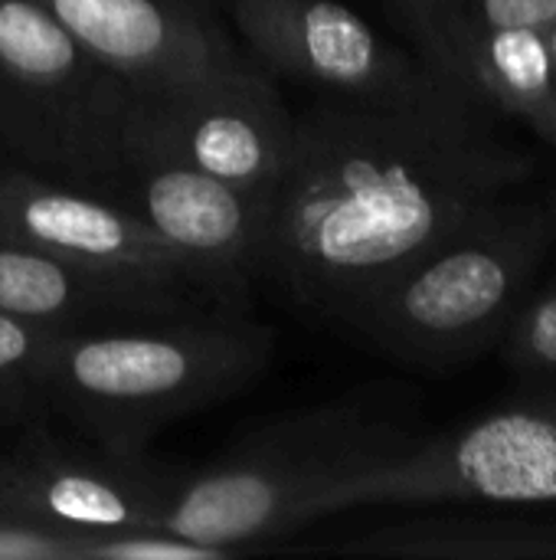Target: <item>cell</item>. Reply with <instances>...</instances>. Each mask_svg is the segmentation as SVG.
<instances>
[{
  "label": "cell",
  "instance_id": "1",
  "mask_svg": "<svg viewBox=\"0 0 556 560\" xmlns=\"http://www.w3.org/2000/svg\"><path fill=\"white\" fill-rule=\"evenodd\" d=\"M537 171L492 115L318 98L295 112L256 282L341 325L413 259Z\"/></svg>",
  "mask_w": 556,
  "mask_h": 560
},
{
  "label": "cell",
  "instance_id": "2",
  "mask_svg": "<svg viewBox=\"0 0 556 560\" xmlns=\"http://www.w3.org/2000/svg\"><path fill=\"white\" fill-rule=\"evenodd\" d=\"M272 358L275 335L249 312L174 318L56 338L43 394L52 423L118 453H144L170 423L256 387Z\"/></svg>",
  "mask_w": 556,
  "mask_h": 560
},
{
  "label": "cell",
  "instance_id": "3",
  "mask_svg": "<svg viewBox=\"0 0 556 560\" xmlns=\"http://www.w3.org/2000/svg\"><path fill=\"white\" fill-rule=\"evenodd\" d=\"M551 246L544 200L508 194L413 259L338 328L403 368H465L498 351Z\"/></svg>",
  "mask_w": 556,
  "mask_h": 560
},
{
  "label": "cell",
  "instance_id": "4",
  "mask_svg": "<svg viewBox=\"0 0 556 560\" xmlns=\"http://www.w3.org/2000/svg\"><path fill=\"white\" fill-rule=\"evenodd\" d=\"M419 436L364 404L308 407L239 436L200 469H184L161 528L229 558L321 518L328 495L397 459Z\"/></svg>",
  "mask_w": 556,
  "mask_h": 560
},
{
  "label": "cell",
  "instance_id": "5",
  "mask_svg": "<svg viewBox=\"0 0 556 560\" xmlns=\"http://www.w3.org/2000/svg\"><path fill=\"white\" fill-rule=\"evenodd\" d=\"M131 89L39 0H0V148L13 164L111 200Z\"/></svg>",
  "mask_w": 556,
  "mask_h": 560
},
{
  "label": "cell",
  "instance_id": "6",
  "mask_svg": "<svg viewBox=\"0 0 556 560\" xmlns=\"http://www.w3.org/2000/svg\"><path fill=\"white\" fill-rule=\"evenodd\" d=\"M226 7L246 56L272 79L301 82L318 98L488 115L416 49L383 36L344 0H229Z\"/></svg>",
  "mask_w": 556,
  "mask_h": 560
},
{
  "label": "cell",
  "instance_id": "7",
  "mask_svg": "<svg viewBox=\"0 0 556 560\" xmlns=\"http://www.w3.org/2000/svg\"><path fill=\"white\" fill-rule=\"evenodd\" d=\"M556 502V381L531 384L472 423L416 440L397 459L334 489L321 518L370 505Z\"/></svg>",
  "mask_w": 556,
  "mask_h": 560
},
{
  "label": "cell",
  "instance_id": "8",
  "mask_svg": "<svg viewBox=\"0 0 556 560\" xmlns=\"http://www.w3.org/2000/svg\"><path fill=\"white\" fill-rule=\"evenodd\" d=\"M295 135V112L256 62L193 82L131 89L128 158H164L239 190L272 197Z\"/></svg>",
  "mask_w": 556,
  "mask_h": 560
},
{
  "label": "cell",
  "instance_id": "9",
  "mask_svg": "<svg viewBox=\"0 0 556 560\" xmlns=\"http://www.w3.org/2000/svg\"><path fill=\"white\" fill-rule=\"evenodd\" d=\"M0 236L216 312H249V285L190 259L138 213L13 161L0 164Z\"/></svg>",
  "mask_w": 556,
  "mask_h": 560
},
{
  "label": "cell",
  "instance_id": "10",
  "mask_svg": "<svg viewBox=\"0 0 556 560\" xmlns=\"http://www.w3.org/2000/svg\"><path fill=\"white\" fill-rule=\"evenodd\" d=\"M184 469L144 453H118L49 423L23 427L0 453V482L20 522L75 538L161 528Z\"/></svg>",
  "mask_w": 556,
  "mask_h": 560
},
{
  "label": "cell",
  "instance_id": "11",
  "mask_svg": "<svg viewBox=\"0 0 556 560\" xmlns=\"http://www.w3.org/2000/svg\"><path fill=\"white\" fill-rule=\"evenodd\" d=\"M95 59L134 89H161L249 66L213 10L190 0H39Z\"/></svg>",
  "mask_w": 556,
  "mask_h": 560
},
{
  "label": "cell",
  "instance_id": "12",
  "mask_svg": "<svg viewBox=\"0 0 556 560\" xmlns=\"http://www.w3.org/2000/svg\"><path fill=\"white\" fill-rule=\"evenodd\" d=\"M111 203L138 213L190 259L233 282L256 285L269 197L164 158H128Z\"/></svg>",
  "mask_w": 556,
  "mask_h": 560
},
{
  "label": "cell",
  "instance_id": "13",
  "mask_svg": "<svg viewBox=\"0 0 556 560\" xmlns=\"http://www.w3.org/2000/svg\"><path fill=\"white\" fill-rule=\"evenodd\" d=\"M0 308L56 335H102L216 312L193 299L115 279L0 236Z\"/></svg>",
  "mask_w": 556,
  "mask_h": 560
},
{
  "label": "cell",
  "instance_id": "14",
  "mask_svg": "<svg viewBox=\"0 0 556 560\" xmlns=\"http://www.w3.org/2000/svg\"><path fill=\"white\" fill-rule=\"evenodd\" d=\"M413 49L482 108L521 121L556 82L544 30H475L449 23L400 26Z\"/></svg>",
  "mask_w": 556,
  "mask_h": 560
},
{
  "label": "cell",
  "instance_id": "15",
  "mask_svg": "<svg viewBox=\"0 0 556 560\" xmlns=\"http://www.w3.org/2000/svg\"><path fill=\"white\" fill-rule=\"evenodd\" d=\"M338 551L410 560H556V525L514 518H419L341 541Z\"/></svg>",
  "mask_w": 556,
  "mask_h": 560
},
{
  "label": "cell",
  "instance_id": "16",
  "mask_svg": "<svg viewBox=\"0 0 556 560\" xmlns=\"http://www.w3.org/2000/svg\"><path fill=\"white\" fill-rule=\"evenodd\" d=\"M56 335L0 308V420L16 427L49 423L43 374Z\"/></svg>",
  "mask_w": 556,
  "mask_h": 560
},
{
  "label": "cell",
  "instance_id": "17",
  "mask_svg": "<svg viewBox=\"0 0 556 560\" xmlns=\"http://www.w3.org/2000/svg\"><path fill=\"white\" fill-rule=\"evenodd\" d=\"M397 26L449 23L475 30H544L556 20V0H387Z\"/></svg>",
  "mask_w": 556,
  "mask_h": 560
},
{
  "label": "cell",
  "instance_id": "18",
  "mask_svg": "<svg viewBox=\"0 0 556 560\" xmlns=\"http://www.w3.org/2000/svg\"><path fill=\"white\" fill-rule=\"evenodd\" d=\"M498 354L505 368L531 384H554L556 381V272L534 285L524 305L518 308L514 322L508 325Z\"/></svg>",
  "mask_w": 556,
  "mask_h": 560
},
{
  "label": "cell",
  "instance_id": "19",
  "mask_svg": "<svg viewBox=\"0 0 556 560\" xmlns=\"http://www.w3.org/2000/svg\"><path fill=\"white\" fill-rule=\"evenodd\" d=\"M223 548H210L164 528H138L121 535L82 538V560H223Z\"/></svg>",
  "mask_w": 556,
  "mask_h": 560
},
{
  "label": "cell",
  "instance_id": "20",
  "mask_svg": "<svg viewBox=\"0 0 556 560\" xmlns=\"http://www.w3.org/2000/svg\"><path fill=\"white\" fill-rule=\"evenodd\" d=\"M0 560H82V538L33 522H0Z\"/></svg>",
  "mask_w": 556,
  "mask_h": 560
},
{
  "label": "cell",
  "instance_id": "21",
  "mask_svg": "<svg viewBox=\"0 0 556 560\" xmlns=\"http://www.w3.org/2000/svg\"><path fill=\"white\" fill-rule=\"evenodd\" d=\"M521 125H528L534 135H541L544 141L556 144V82L547 89L544 98H537V102L524 112Z\"/></svg>",
  "mask_w": 556,
  "mask_h": 560
},
{
  "label": "cell",
  "instance_id": "22",
  "mask_svg": "<svg viewBox=\"0 0 556 560\" xmlns=\"http://www.w3.org/2000/svg\"><path fill=\"white\" fill-rule=\"evenodd\" d=\"M0 522H20L16 512H13V502H10V495L3 489V482H0Z\"/></svg>",
  "mask_w": 556,
  "mask_h": 560
},
{
  "label": "cell",
  "instance_id": "23",
  "mask_svg": "<svg viewBox=\"0 0 556 560\" xmlns=\"http://www.w3.org/2000/svg\"><path fill=\"white\" fill-rule=\"evenodd\" d=\"M544 210H547V223H551V233H554V246H556V190L551 197H544Z\"/></svg>",
  "mask_w": 556,
  "mask_h": 560
},
{
  "label": "cell",
  "instance_id": "24",
  "mask_svg": "<svg viewBox=\"0 0 556 560\" xmlns=\"http://www.w3.org/2000/svg\"><path fill=\"white\" fill-rule=\"evenodd\" d=\"M544 39H547V49H551V56H554L556 62V20L544 26Z\"/></svg>",
  "mask_w": 556,
  "mask_h": 560
},
{
  "label": "cell",
  "instance_id": "25",
  "mask_svg": "<svg viewBox=\"0 0 556 560\" xmlns=\"http://www.w3.org/2000/svg\"><path fill=\"white\" fill-rule=\"evenodd\" d=\"M190 3H197V7H203V10H213L216 3H223V0H190ZM229 3V0H226Z\"/></svg>",
  "mask_w": 556,
  "mask_h": 560
}]
</instances>
